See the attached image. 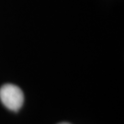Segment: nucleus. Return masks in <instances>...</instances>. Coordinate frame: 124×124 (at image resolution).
I'll return each mask as SVG.
<instances>
[{
	"instance_id": "nucleus-1",
	"label": "nucleus",
	"mask_w": 124,
	"mask_h": 124,
	"mask_svg": "<svg viewBox=\"0 0 124 124\" xmlns=\"http://www.w3.org/2000/svg\"><path fill=\"white\" fill-rule=\"evenodd\" d=\"M0 99L10 110L18 111L23 105L24 96L18 86L12 84H6L0 88Z\"/></svg>"
},
{
	"instance_id": "nucleus-2",
	"label": "nucleus",
	"mask_w": 124,
	"mask_h": 124,
	"mask_svg": "<svg viewBox=\"0 0 124 124\" xmlns=\"http://www.w3.org/2000/svg\"><path fill=\"white\" fill-rule=\"evenodd\" d=\"M59 124H69V123H66V122H62V123H59Z\"/></svg>"
}]
</instances>
